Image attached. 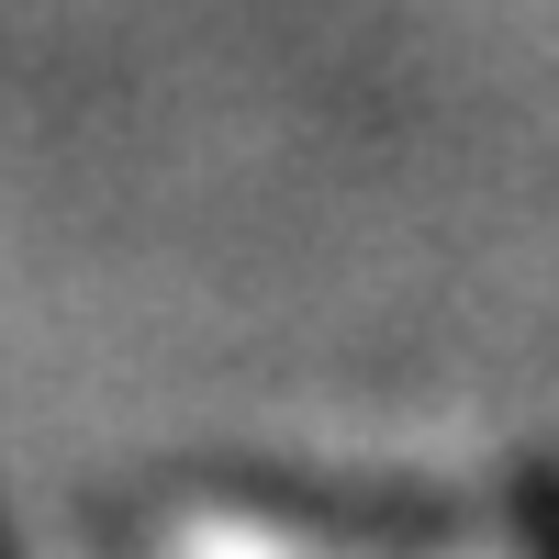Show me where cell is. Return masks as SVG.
Segmentation results:
<instances>
[{
	"instance_id": "cell-1",
	"label": "cell",
	"mask_w": 559,
	"mask_h": 559,
	"mask_svg": "<svg viewBox=\"0 0 559 559\" xmlns=\"http://www.w3.org/2000/svg\"><path fill=\"white\" fill-rule=\"evenodd\" d=\"M515 492H526V559H559V481H548V471H526Z\"/></svg>"
},
{
	"instance_id": "cell-2",
	"label": "cell",
	"mask_w": 559,
	"mask_h": 559,
	"mask_svg": "<svg viewBox=\"0 0 559 559\" xmlns=\"http://www.w3.org/2000/svg\"><path fill=\"white\" fill-rule=\"evenodd\" d=\"M0 559H12V548H0Z\"/></svg>"
}]
</instances>
